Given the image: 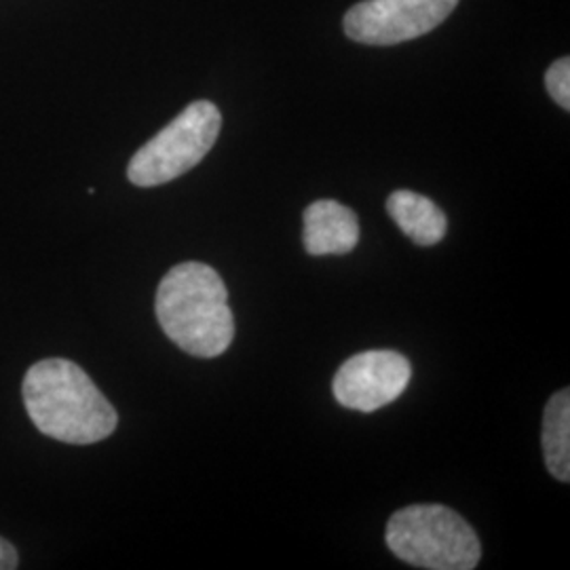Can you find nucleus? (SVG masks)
I'll return each instance as SVG.
<instances>
[{
  "label": "nucleus",
  "instance_id": "nucleus-7",
  "mask_svg": "<svg viewBox=\"0 0 570 570\" xmlns=\"http://www.w3.org/2000/svg\"><path fill=\"white\" fill-rule=\"evenodd\" d=\"M360 220L346 205L322 199L305 209L303 242L311 256H345L360 244Z\"/></svg>",
  "mask_w": 570,
  "mask_h": 570
},
{
  "label": "nucleus",
  "instance_id": "nucleus-2",
  "mask_svg": "<svg viewBox=\"0 0 570 570\" xmlns=\"http://www.w3.org/2000/svg\"><path fill=\"white\" fill-rule=\"evenodd\" d=\"M155 313L165 336L193 357H218L235 338L225 282L204 263H183L165 275Z\"/></svg>",
  "mask_w": 570,
  "mask_h": 570
},
{
  "label": "nucleus",
  "instance_id": "nucleus-3",
  "mask_svg": "<svg viewBox=\"0 0 570 570\" xmlns=\"http://www.w3.org/2000/svg\"><path fill=\"white\" fill-rule=\"evenodd\" d=\"M387 546L410 567L471 570L480 564L482 546L475 530L444 505H410L387 524Z\"/></svg>",
  "mask_w": 570,
  "mask_h": 570
},
{
  "label": "nucleus",
  "instance_id": "nucleus-11",
  "mask_svg": "<svg viewBox=\"0 0 570 570\" xmlns=\"http://www.w3.org/2000/svg\"><path fill=\"white\" fill-rule=\"evenodd\" d=\"M18 564H20L18 550L7 539L0 537V570L18 569Z\"/></svg>",
  "mask_w": 570,
  "mask_h": 570
},
{
  "label": "nucleus",
  "instance_id": "nucleus-5",
  "mask_svg": "<svg viewBox=\"0 0 570 570\" xmlns=\"http://www.w3.org/2000/svg\"><path fill=\"white\" fill-rule=\"evenodd\" d=\"M456 4L459 0H364L346 11V37L381 47L412 41L444 23Z\"/></svg>",
  "mask_w": 570,
  "mask_h": 570
},
{
  "label": "nucleus",
  "instance_id": "nucleus-4",
  "mask_svg": "<svg viewBox=\"0 0 570 570\" xmlns=\"http://www.w3.org/2000/svg\"><path fill=\"white\" fill-rule=\"evenodd\" d=\"M223 129V115L216 104L199 100L164 127L153 140L131 157L129 183L150 188L171 183L202 164Z\"/></svg>",
  "mask_w": 570,
  "mask_h": 570
},
{
  "label": "nucleus",
  "instance_id": "nucleus-8",
  "mask_svg": "<svg viewBox=\"0 0 570 570\" xmlns=\"http://www.w3.org/2000/svg\"><path fill=\"white\" fill-rule=\"evenodd\" d=\"M389 216L402 228V233L416 245L440 244L449 233L446 214L433 204L429 197H423L412 190H395L387 199Z\"/></svg>",
  "mask_w": 570,
  "mask_h": 570
},
{
  "label": "nucleus",
  "instance_id": "nucleus-6",
  "mask_svg": "<svg viewBox=\"0 0 570 570\" xmlns=\"http://www.w3.org/2000/svg\"><path fill=\"white\" fill-rule=\"evenodd\" d=\"M412 366L397 351H364L346 360L334 376L332 391L341 406L374 412L393 404L410 385Z\"/></svg>",
  "mask_w": 570,
  "mask_h": 570
},
{
  "label": "nucleus",
  "instance_id": "nucleus-1",
  "mask_svg": "<svg viewBox=\"0 0 570 570\" xmlns=\"http://www.w3.org/2000/svg\"><path fill=\"white\" fill-rule=\"evenodd\" d=\"M30 421L63 444H98L115 433L119 414L79 364L61 357L28 370L21 385Z\"/></svg>",
  "mask_w": 570,
  "mask_h": 570
},
{
  "label": "nucleus",
  "instance_id": "nucleus-9",
  "mask_svg": "<svg viewBox=\"0 0 570 570\" xmlns=\"http://www.w3.org/2000/svg\"><path fill=\"white\" fill-rule=\"evenodd\" d=\"M543 456L551 475L570 482V393L562 389L551 395L543 412Z\"/></svg>",
  "mask_w": 570,
  "mask_h": 570
},
{
  "label": "nucleus",
  "instance_id": "nucleus-10",
  "mask_svg": "<svg viewBox=\"0 0 570 570\" xmlns=\"http://www.w3.org/2000/svg\"><path fill=\"white\" fill-rule=\"evenodd\" d=\"M546 87L550 91L553 102L562 106L564 110H570V60L553 61L548 75H546Z\"/></svg>",
  "mask_w": 570,
  "mask_h": 570
}]
</instances>
